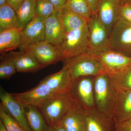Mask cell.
<instances>
[{"instance_id":"1","label":"cell","mask_w":131,"mask_h":131,"mask_svg":"<svg viewBox=\"0 0 131 131\" xmlns=\"http://www.w3.org/2000/svg\"><path fill=\"white\" fill-rule=\"evenodd\" d=\"M69 92L55 94L38 107L49 126L61 123L77 105Z\"/></svg>"},{"instance_id":"2","label":"cell","mask_w":131,"mask_h":131,"mask_svg":"<svg viewBox=\"0 0 131 131\" xmlns=\"http://www.w3.org/2000/svg\"><path fill=\"white\" fill-rule=\"evenodd\" d=\"M117 91L107 74L103 73L95 77L94 91L95 108L102 113L113 117Z\"/></svg>"},{"instance_id":"3","label":"cell","mask_w":131,"mask_h":131,"mask_svg":"<svg viewBox=\"0 0 131 131\" xmlns=\"http://www.w3.org/2000/svg\"><path fill=\"white\" fill-rule=\"evenodd\" d=\"M72 81L84 77H95L105 73L102 64L95 54L89 51L63 61Z\"/></svg>"},{"instance_id":"4","label":"cell","mask_w":131,"mask_h":131,"mask_svg":"<svg viewBox=\"0 0 131 131\" xmlns=\"http://www.w3.org/2000/svg\"><path fill=\"white\" fill-rule=\"evenodd\" d=\"M57 49L62 61L89 51L88 25L83 28L66 33L62 42Z\"/></svg>"},{"instance_id":"5","label":"cell","mask_w":131,"mask_h":131,"mask_svg":"<svg viewBox=\"0 0 131 131\" xmlns=\"http://www.w3.org/2000/svg\"><path fill=\"white\" fill-rule=\"evenodd\" d=\"M95 77L80 78L72 81L68 92L75 102L84 110L95 107L94 82Z\"/></svg>"},{"instance_id":"6","label":"cell","mask_w":131,"mask_h":131,"mask_svg":"<svg viewBox=\"0 0 131 131\" xmlns=\"http://www.w3.org/2000/svg\"><path fill=\"white\" fill-rule=\"evenodd\" d=\"M89 34V50L98 54L111 50L110 35L98 19L97 15H93L88 21Z\"/></svg>"},{"instance_id":"7","label":"cell","mask_w":131,"mask_h":131,"mask_svg":"<svg viewBox=\"0 0 131 131\" xmlns=\"http://www.w3.org/2000/svg\"><path fill=\"white\" fill-rule=\"evenodd\" d=\"M111 49L131 57V24L119 18L110 35Z\"/></svg>"},{"instance_id":"8","label":"cell","mask_w":131,"mask_h":131,"mask_svg":"<svg viewBox=\"0 0 131 131\" xmlns=\"http://www.w3.org/2000/svg\"><path fill=\"white\" fill-rule=\"evenodd\" d=\"M95 55L102 64L104 73L109 75L131 66V57L114 50L111 49Z\"/></svg>"},{"instance_id":"9","label":"cell","mask_w":131,"mask_h":131,"mask_svg":"<svg viewBox=\"0 0 131 131\" xmlns=\"http://www.w3.org/2000/svg\"><path fill=\"white\" fill-rule=\"evenodd\" d=\"M45 19L39 16L34 17L20 32V51H25L31 45L45 40Z\"/></svg>"},{"instance_id":"10","label":"cell","mask_w":131,"mask_h":131,"mask_svg":"<svg viewBox=\"0 0 131 131\" xmlns=\"http://www.w3.org/2000/svg\"><path fill=\"white\" fill-rule=\"evenodd\" d=\"M25 51L31 54L44 68L62 61L57 47L45 40L31 45Z\"/></svg>"},{"instance_id":"11","label":"cell","mask_w":131,"mask_h":131,"mask_svg":"<svg viewBox=\"0 0 131 131\" xmlns=\"http://www.w3.org/2000/svg\"><path fill=\"white\" fill-rule=\"evenodd\" d=\"M54 94L46 84L40 81L37 86L28 91L12 93L22 106L32 105L38 107Z\"/></svg>"},{"instance_id":"12","label":"cell","mask_w":131,"mask_h":131,"mask_svg":"<svg viewBox=\"0 0 131 131\" xmlns=\"http://www.w3.org/2000/svg\"><path fill=\"white\" fill-rule=\"evenodd\" d=\"M1 104L25 131H31L28 126L24 108L18 101L12 93L1 87Z\"/></svg>"},{"instance_id":"13","label":"cell","mask_w":131,"mask_h":131,"mask_svg":"<svg viewBox=\"0 0 131 131\" xmlns=\"http://www.w3.org/2000/svg\"><path fill=\"white\" fill-rule=\"evenodd\" d=\"M86 131H115L113 117L102 113L95 107L84 110Z\"/></svg>"},{"instance_id":"14","label":"cell","mask_w":131,"mask_h":131,"mask_svg":"<svg viewBox=\"0 0 131 131\" xmlns=\"http://www.w3.org/2000/svg\"><path fill=\"white\" fill-rule=\"evenodd\" d=\"M120 0H101L97 16L99 20L110 35L119 19L118 6Z\"/></svg>"},{"instance_id":"15","label":"cell","mask_w":131,"mask_h":131,"mask_svg":"<svg viewBox=\"0 0 131 131\" xmlns=\"http://www.w3.org/2000/svg\"><path fill=\"white\" fill-rule=\"evenodd\" d=\"M7 54L14 63L17 72L34 73L44 68L27 52L12 51Z\"/></svg>"},{"instance_id":"16","label":"cell","mask_w":131,"mask_h":131,"mask_svg":"<svg viewBox=\"0 0 131 131\" xmlns=\"http://www.w3.org/2000/svg\"><path fill=\"white\" fill-rule=\"evenodd\" d=\"M40 82L46 84L54 93L57 94L68 92L72 81L68 68L63 66L61 70L47 76Z\"/></svg>"},{"instance_id":"17","label":"cell","mask_w":131,"mask_h":131,"mask_svg":"<svg viewBox=\"0 0 131 131\" xmlns=\"http://www.w3.org/2000/svg\"><path fill=\"white\" fill-rule=\"evenodd\" d=\"M117 90L113 113L115 126L131 117V90Z\"/></svg>"},{"instance_id":"18","label":"cell","mask_w":131,"mask_h":131,"mask_svg":"<svg viewBox=\"0 0 131 131\" xmlns=\"http://www.w3.org/2000/svg\"><path fill=\"white\" fill-rule=\"evenodd\" d=\"M65 32L59 21L57 12L45 19V40L56 47L62 42Z\"/></svg>"},{"instance_id":"19","label":"cell","mask_w":131,"mask_h":131,"mask_svg":"<svg viewBox=\"0 0 131 131\" xmlns=\"http://www.w3.org/2000/svg\"><path fill=\"white\" fill-rule=\"evenodd\" d=\"M66 131H86L85 112L77 104L61 122Z\"/></svg>"},{"instance_id":"20","label":"cell","mask_w":131,"mask_h":131,"mask_svg":"<svg viewBox=\"0 0 131 131\" xmlns=\"http://www.w3.org/2000/svg\"><path fill=\"white\" fill-rule=\"evenodd\" d=\"M21 31L16 27L0 30L1 55L19 48L21 41Z\"/></svg>"},{"instance_id":"21","label":"cell","mask_w":131,"mask_h":131,"mask_svg":"<svg viewBox=\"0 0 131 131\" xmlns=\"http://www.w3.org/2000/svg\"><path fill=\"white\" fill-rule=\"evenodd\" d=\"M64 32L78 30L88 25L86 19L64 7L57 12Z\"/></svg>"},{"instance_id":"22","label":"cell","mask_w":131,"mask_h":131,"mask_svg":"<svg viewBox=\"0 0 131 131\" xmlns=\"http://www.w3.org/2000/svg\"><path fill=\"white\" fill-rule=\"evenodd\" d=\"M28 126L31 131H47L49 128L38 108L29 105L23 107Z\"/></svg>"},{"instance_id":"23","label":"cell","mask_w":131,"mask_h":131,"mask_svg":"<svg viewBox=\"0 0 131 131\" xmlns=\"http://www.w3.org/2000/svg\"><path fill=\"white\" fill-rule=\"evenodd\" d=\"M36 0H24L16 12V28L21 30L35 15Z\"/></svg>"},{"instance_id":"24","label":"cell","mask_w":131,"mask_h":131,"mask_svg":"<svg viewBox=\"0 0 131 131\" xmlns=\"http://www.w3.org/2000/svg\"><path fill=\"white\" fill-rule=\"evenodd\" d=\"M17 15L8 4L0 7V30L16 27Z\"/></svg>"},{"instance_id":"25","label":"cell","mask_w":131,"mask_h":131,"mask_svg":"<svg viewBox=\"0 0 131 131\" xmlns=\"http://www.w3.org/2000/svg\"><path fill=\"white\" fill-rule=\"evenodd\" d=\"M65 7L88 21L93 16L86 0H68Z\"/></svg>"},{"instance_id":"26","label":"cell","mask_w":131,"mask_h":131,"mask_svg":"<svg viewBox=\"0 0 131 131\" xmlns=\"http://www.w3.org/2000/svg\"><path fill=\"white\" fill-rule=\"evenodd\" d=\"M109 76L117 89L131 90V66L121 72Z\"/></svg>"},{"instance_id":"27","label":"cell","mask_w":131,"mask_h":131,"mask_svg":"<svg viewBox=\"0 0 131 131\" xmlns=\"http://www.w3.org/2000/svg\"><path fill=\"white\" fill-rule=\"evenodd\" d=\"M17 72L13 61L6 53L1 55L0 62V78L8 80Z\"/></svg>"},{"instance_id":"28","label":"cell","mask_w":131,"mask_h":131,"mask_svg":"<svg viewBox=\"0 0 131 131\" xmlns=\"http://www.w3.org/2000/svg\"><path fill=\"white\" fill-rule=\"evenodd\" d=\"M0 120L7 131H25L0 104Z\"/></svg>"},{"instance_id":"29","label":"cell","mask_w":131,"mask_h":131,"mask_svg":"<svg viewBox=\"0 0 131 131\" xmlns=\"http://www.w3.org/2000/svg\"><path fill=\"white\" fill-rule=\"evenodd\" d=\"M56 12L50 0H36L35 16L45 19Z\"/></svg>"},{"instance_id":"30","label":"cell","mask_w":131,"mask_h":131,"mask_svg":"<svg viewBox=\"0 0 131 131\" xmlns=\"http://www.w3.org/2000/svg\"><path fill=\"white\" fill-rule=\"evenodd\" d=\"M118 15L119 18L131 24V5L120 0L118 6Z\"/></svg>"},{"instance_id":"31","label":"cell","mask_w":131,"mask_h":131,"mask_svg":"<svg viewBox=\"0 0 131 131\" xmlns=\"http://www.w3.org/2000/svg\"><path fill=\"white\" fill-rule=\"evenodd\" d=\"M115 131H131V117L116 126Z\"/></svg>"},{"instance_id":"32","label":"cell","mask_w":131,"mask_h":131,"mask_svg":"<svg viewBox=\"0 0 131 131\" xmlns=\"http://www.w3.org/2000/svg\"><path fill=\"white\" fill-rule=\"evenodd\" d=\"M93 15L97 14L101 0H86Z\"/></svg>"},{"instance_id":"33","label":"cell","mask_w":131,"mask_h":131,"mask_svg":"<svg viewBox=\"0 0 131 131\" xmlns=\"http://www.w3.org/2000/svg\"><path fill=\"white\" fill-rule=\"evenodd\" d=\"M68 0H50L57 12L60 11L66 6Z\"/></svg>"},{"instance_id":"34","label":"cell","mask_w":131,"mask_h":131,"mask_svg":"<svg viewBox=\"0 0 131 131\" xmlns=\"http://www.w3.org/2000/svg\"><path fill=\"white\" fill-rule=\"evenodd\" d=\"M24 0H7L8 3L16 12Z\"/></svg>"},{"instance_id":"35","label":"cell","mask_w":131,"mask_h":131,"mask_svg":"<svg viewBox=\"0 0 131 131\" xmlns=\"http://www.w3.org/2000/svg\"><path fill=\"white\" fill-rule=\"evenodd\" d=\"M53 126H54L56 131H66L63 127L62 126L61 123Z\"/></svg>"},{"instance_id":"36","label":"cell","mask_w":131,"mask_h":131,"mask_svg":"<svg viewBox=\"0 0 131 131\" xmlns=\"http://www.w3.org/2000/svg\"><path fill=\"white\" fill-rule=\"evenodd\" d=\"M0 131H7L1 120H0Z\"/></svg>"},{"instance_id":"37","label":"cell","mask_w":131,"mask_h":131,"mask_svg":"<svg viewBox=\"0 0 131 131\" xmlns=\"http://www.w3.org/2000/svg\"><path fill=\"white\" fill-rule=\"evenodd\" d=\"M7 4V0H0V7Z\"/></svg>"},{"instance_id":"38","label":"cell","mask_w":131,"mask_h":131,"mask_svg":"<svg viewBox=\"0 0 131 131\" xmlns=\"http://www.w3.org/2000/svg\"><path fill=\"white\" fill-rule=\"evenodd\" d=\"M47 131H56V130H55L54 126H50L49 129H48Z\"/></svg>"},{"instance_id":"39","label":"cell","mask_w":131,"mask_h":131,"mask_svg":"<svg viewBox=\"0 0 131 131\" xmlns=\"http://www.w3.org/2000/svg\"><path fill=\"white\" fill-rule=\"evenodd\" d=\"M126 2L128 3H130L131 5V0H124Z\"/></svg>"}]
</instances>
